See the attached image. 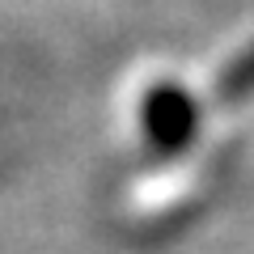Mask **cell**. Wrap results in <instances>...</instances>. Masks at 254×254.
I'll return each mask as SVG.
<instances>
[{"mask_svg":"<svg viewBox=\"0 0 254 254\" xmlns=\"http://www.w3.org/2000/svg\"><path fill=\"white\" fill-rule=\"evenodd\" d=\"M140 127H144V140L157 153H182L199 127L195 98L182 85H153L140 102Z\"/></svg>","mask_w":254,"mask_h":254,"instance_id":"6da1fadb","label":"cell"},{"mask_svg":"<svg viewBox=\"0 0 254 254\" xmlns=\"http://www.w3.org/2000/svg\"><path fill=\"white\" fill-rule=\"evenodd\" d=\"M254 93V43L246 47L237 60H229V68L216 76V98L225 102H242Z\"/></svg>","mask_w":254,"mask_h":254,"instance_id":"7a4b0ae2","label":"cell"}]
</instances>
